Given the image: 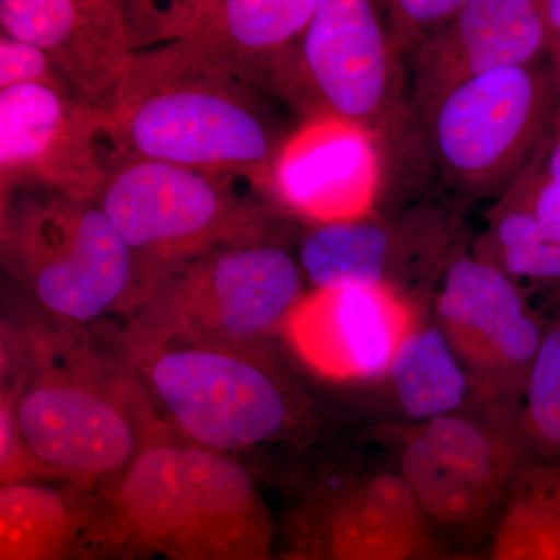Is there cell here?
Masks as SVG:
<instances>
[{
  "instance_id": "cell-15",
  "label": "cell",
  "mask_w": 560,
  "mask_h": 560,
  "mask_svg": "<svg viewBox=\"0 0 560 560\" xmlns=\"http://www.w3.org/2000/svg\"><path fill=\"white\" fill-rule=\"evenodd\" d=\"M0 27L46 51L73 97L98 113L136 57L121 0H0Z\"/></svg>"
},
{
  "instance_id": "cell-18",
  "label": "cell",
  "mask_w": 560,
  "mask_h": 560,
  "mask_svg": "<svg viewBox=\"0 0 560 560\" xmlns=\"http://www.w3.org/2000/svg\"><path fill=\"white\" fill-rule=\"evenodd\" d=\"M429 518L399 469L378 470L331 501L307 555L326 560H418Z\"/></svg>"
},
{
  "instance_id": "cell-6",
  "label": "cell",
  "mask_w": 560,
  "mask_h": 560,
  "mask_svg": "<svg viewBox=\"0 0 560 560\" xmlns=\"http://www.w3.org/2000/svg\"><path fill=\"white\" fill-rule=\"evenodd\" d=\"M318 5L319 0L127 2L136 57L108 108L186 80L234 79L257 90Z\"/></svg>"
},
{
  "instance_id": "cell-2",
  "label": "cell",
  "mask_w": 560,
  "mask_h": 560,
  "mask_svg": "<svg viewBox=\"0 0 560 560\" xmlns=\"http://www.w3.org/2000/svg\"><path fill=\"white\" fill-rule=\"evenodd\" d=\"M110 550L165 560H272V523L248 470L168 436L151 442L110 488Z\"/></svg>"
},
{
  "instance_id": "cell-4",
  "label": "cell",
  "mask_w": 560,
  "mask_h": 560,
  "mask_svg": "<svg viewBox=\"0 0 560 560\" xmlns=\"http://www.w3.org/2000/svg\"><path fill=\"white\" fill-rule=\"evenodd\" d=\"M0 202L3 271L38 315L83 330L121 318L138 291L135 260L97 202L40 189Z\"/></svg>"
},
{
  "instance_id": "cell-13",
  "label": "cell",
  "mask_w": 560,
  "mask_h": 560,
  "mask_svg": "<svg viewBox=\"0 0 560 560\" xmlns=\"http://www.w3.org/2000/svg\"><path fill=\"white\" fill-rule=\"evenodd\" d=\"M419 316L390 287L313 290L282 334L305 366L335 382L388 377L390 363Z\"/></svg>"
},
{
  "instance_id": "cell-29",
  "label": "cell",
  "mask_w": 560,
  "mask_h": 560,
  "mask_svg": "<svg viewBox=\"0 0 560 560\" xmlns=\"http://www.w3.org/2000/svg\"><path fill=\"white\" fill-rule=\"evenodd\" d=\"M22 84H38L72 95L46 51L27 40L0 33V91Z\"/></svg>"
},
{
  "instance_id": "cell-27",
  "label": "cell",
  "mask_w": 560,
  "mask_h": 560,
  "mask_svg": "<svg viewBox=\"0 0 560 560\" xmlns=\"http://www.w3.org/2000/svg\"><path fill=\"white\" fill-rule=\"evenodd\" d=\"M61 478L36 458L22 438L18 425L14 394L10 386L0 399V485L2 488L22 482H51Z\"/></svg>"
},
{
  "instance_id": "cell-19",
  "label": "cell",
  "mask_w": 560,
  "mask_h": 560,
  "mask_svg": "<svg viewBox=\"0 0 560 560\" xmlns=\"http://www.w3.org/2000/svg\"><path fill=\"white\" fill-rule=\"evenodd\" d=\"M77 493L50 482L0 488V560H75L94 518Z\"/></svg>"
},
{
  "instance_id": "cell-1",
  "label": "cell",
  "mask_w": 560,
  "mask_h": 560,
  "mask_svg": "<svg viewBox=\"0 0 560 560\" xmlns=\"http://www.w3.org/2000/svg\"><path fill=\"white\" fill-rule=\"evenodd\" d=\"M44 318L2 320V361L14 382L25 444L61 481H119L143 448L167 436L117 350Z\"/></svg>"
},
{
  "instance_id": "cell-30",
  "label": "cell",
  "mask_w": 560,
  "mask_h": 560,
  "mask_svg": "<svg viewBox=\"0 0 560 560\" xmlns=\"http://www.w3.org/2000/svg\"><path fill=\"white\" fill-rule=\"evenodd\" d=\"M547 20V70L556 94L555 136H560V0H544Z\"/></svg>"
},
{
  "instance_id": "cell-9",
  "label": "cell",
  "mask_w": 560,
  "mask_h": 560,
  "mask_svg": "<svg viewBox=\"0 0 560 560\" xmlns=\"http://www.w3.org/2000/svg\"><path fill=\"white\" fill-rule=\"evenodd\" d=\"M399 60L375 3L319 0L257 90L278 95L307 120L342 121L382 139L400 119Z\"/></svg>"
},
{
  "instance_id": "cell-10",
  "label": "cell",
  "mask_w": 560,
  "mask_h": 560,
  "mask_svg": "<svg viewBox=\"0 0 560 560\" xmlns=\"http://www.w3.org/2000/svg\"><path fill=\"white\" fill-rule=\"evenodd\" d=\"M444 178L474 197L506 191L555 128L556 94L547 68L486 73L423 114Z\"/></svg>"
},
{
  "instance_id": "cell-5",
  "label": "cell",
  "mask_w": 560,
  "mask_h": 560,
  "mask_svg": "<svg viewBox=\"0 0 560 560\" xmlns=\"http://www.w3.org/2000/svg\"><path fill=\"white\" fill-rule=\"evenodd\" d=\"M304 298L300 264L271 238L206 254L136 294L121 327L143 337L265 346Z\"/></svg>"
},
{
  "instance_id": "cell-14",
  "label": "cell",
  "mask_w": 560,
  "mask_h": 560,
  "mask_svg": "<svg viewBox=\"0 0 560 560\" xmlns=\"http://www.w3.org/2000/svg\"><path fill=\"white\" fill-rule=\"evenodd\" d=\"M452 226L438 210L419 209L399 219L313 224L298 248V264L313 290L390 287L433 268L451 253Z\"/></svg>"
},
{
  "instance_id": "cell-20",
  "label": "cell",
  "mask_w": 560,
  "mask_h": 560,
  "mask_svg": "<svg viewBox=\"0 0 560 560\" xmlns=\"http://www.w3.org/2000/svg\"><path fill=\"white\" fill-rule=\"evenodd\" d=\"M388 377L408 418L425 423L463 407L469 375L436 323L418 319L401 342Z\"/></svg>"
},
{
  "instance_id": "cell-21",
  "label": "cell",
  "mask_w": 560,
  "mask_h": 560,
  "mask_svg": "<svg viewBox=\"0 0 560 560\" xmlns=\"http://www.w3.org/2000/svg\"><path fill=\"white\" fill-rule=\"evenodd\" d=\"M474 256L515 280L560 282V231L541 223L511 190L490 210Z\"/></svg>"
},
{
  "instance_id": "cell-22",
  "label": "cell",
  "mask_w": 560,
  "mask_h": 560,
  "mask_svg": "<svg viewBox=\"0 0 560 560\" xmlns=\"http://www.w3.org/2000/svg\"><path fill=\"white\" fill-rule=\"evenodd\" d=\"M488 560H560V467L533 475L512 495Z\"/></svg>"
},
{
  "instance_id": "cell-7",
  "label": "cell",
  "mask_w": 560,
  "mask_h": 560,
  "mask_svg": "<svg viewBox=\"0 0 560 560\" xmlns=\"http://www.w3.org/2000/svg\"><path fill=\"white\" fill-rule=\"evenodd\" d=\"M110 154L270 183L289 136L260 91L234 79L179 81L101 113Z\"/></svg>"
},
{
  "instance_id": "cell-32",
  "label": "cell",
  "mask_w": 560,
  "mask_h": 560,
  "mask_svg": "<svg viewBox=\"0 0 560 560\" xmlns=\"http://www.w3.org/2000/svg\"><path fill=\"white\" fill-rule=\"evenodd\" d=\"M282 560H326L318 556L307 555V552L290 551L283 555Z\"/></svg>"
},
{
  "instance_id": "cell-16",
  "label": "cell",
  "mask_w": 560,
  "mask_h": 560,
  "mask_svg": "<svg viewBox=\"0 0 560 560\" xmlns=\"http://www.w3.org/2000/svg\"><path fill=\"white\" fill-rule=\"evenodd\" d=\"M545 54L544 0H466L408 57L412 108L422 117L456 88L495 70L537 66Z\"/></svg>"
},
{
  "instance_id": "cell-3",
  "label": "cell",
  "mask_w": 560,
  "mask_h": 560,
  "mask_svg": "<svg viewBox=\"0 0 560 560\" xmlns=\"http://www.w3.org/2000/svg\"><path fill=\"white\" fill-rule=\"evenodd\" d=\"M108 342L189 444L228 455L280 441L296 427L300 400L265 346L158 340L121 326Z\"/></svg>"
},
{
  "instance_id": "cell-17",
  "label": "cell",
  "mask_w": 560,
  "mask_h": 560,
  "mask_svg": "<svg viewBox=\"0 0 560 560\" xmlns=\"http://www.w3.org/2000/svg\"><path fill=\"white\" fill-rule=\"evenodd\" d=\"M382 176L377 136L313 119L285 140L268 184L293 212L320 224L372 215Z\"/></svg>"
},
{
  "instance_id": "cell-12",
  "label": "cell",
  "mask_w": 560,
  "mask_h": 560,
  "mask_svg": "<svg viewBox=\"0 0 560 560\" xmlns=\"http://www.w3.org/2000/svg\"><path fill=\"white\" fill-rule=\"evenodd\" d=\"M434 311L467 372L492 385L525 383L547 326L530 312L517 280L459 254L445 268Z\"/></svg>"
},
{
  "instance_id": "cell-24",
  "label": "cell",
  "mask_w": 560,
  "mask_h": 560,
  "mask_svg": "<svg viewBox=\"0 0 560 560\" xmlns=\"http://www.w3.org/2000/svg\"><path fill=\"white\" fill-rule=\"evenodd\" d=\"M399 471L427 518L445 528L474 525L495 501L442 466L418 433H412L401 447Z\"/></svg>"
},
{
  "instance_id": "cell-31",
  "label": "cell",
  "mask_w": 560,
  "mask_h": 560,
  "mask_svg": "<svg viewBox=\"0 0 560 560\" xmlns=\"http://www.w3.org/2000/svg\"><path fill=\"white\" fill-rule=\"evenodd\" d=\"M110 560H165L160 556L151 555L149 551L139 550V548L125 547L117 548L116 551L110 555Z\"/></svg>"
},
{
  "instance_id": "cell-25",
  "label": "cell",
  "mask_w": 560,
  "mask_h": 560,
  "mask_svg": "<svg viewBox=\"0 0 560 560\" xmlns=\"http://www.w3.org/2000/svg\"><path fill=\"white\" fill-rule=\"evenodd\" d=\"M523 412L530 440L540 451L560 456V316L545 327L525 378Z\"/></svg>"
},
{
  "instance_id": "cell-26",
  "label": "cell",
  "mask_w": 560,
  "mask_h": 560,
  "mask_svg": "<svg viewBox=\"0 0 560 560\" xmlns=\"http://www.w3.org/2000/svg\"><path fill=\"white\" fill-rule=\"evenodd\" d=\"M466 0H390L383 2L386 33L399 57H410L434 33L448 24Z\"/></svg>"
},
{
  "instance_id": "cell-23",
  "label": "cell",
  "mask_w": 560,
  "mask_h": 560,
  "mask_svg": "<svg viewBox=\"0 0 560 560\" xmlns=\"http://www.w3.org/2000/svg\"><path fill=\"white\" fill-rule=\"evenodd\" d=\"M416 433L431 455L456 477L493 500L499 497L511 466L504 445L493 438V431L456 411L422 423Z\"/></svg>"
},
{
  "instance_id": "cell-8",
  "label": "cell",
  "mask_w": 560,
  "mask_h": 560,
  "mask_svg": "<svg viewBox=\"0 0 560 560\" xmlns=\"http://www.w3.org/2000/svg\"><path fill=\"white\" fill-rule=\"evenodd\" d=\"M228 179L109 153L95 202L130 249L136 294L213 250L271 238L268 213L232 191Z\"/></svg>"
},
{
  "instance_id": "cell-11",
  "label": "cell",
  "mask_w": 560,
  "mask_h": 560,
  "mask_svg": "<svg viewBox=\"0 0 560 560\" xmlns=\"http://www.w3.org/2000/svg\"><path fill=\"white\" fill-rule=\"evenodd\" d=\"M98 110L22 84L0 91V197L40 189L97 200L106 176Z\"/></svg>"
},
{
  "instance_id": "cell-28",
  "label": "cell",
  "mask_w": 560,
  "mask_h": 560,
  "mask_svg": "<svg viewBox=\"0 0 560 560\" xmlns=\"http://www.w3.org/2000/svg\"><path fill=\"white\" fill-rule=\"evenodd\" d=\"M540 156L541 153L534 158L508 190L541 223L560 231V136L552 138L545 165H541Z\"/></svg>"
}]
</instances>
